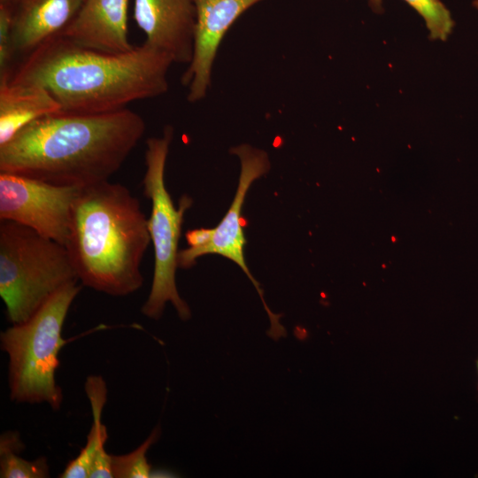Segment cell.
<instances>
[{
	"instance_id": "obj_17",
	"label": "cell",
	"mask_w": 478,
	"mask_h": 478,
	"mask_svg": "<svg viewBox=\"0 0 478 478\" xmlns=\"http://www.w3.org/2000/svg\"><path fill=\"white\" fill-rule=\"evenodd\" d=\"M15 451H0L1 478H48L50 466L48 459L41 456L28 460Z\"/></svg>"
},
{
	"instance_id": "obj_14",
	"label": "cell",
	"mask_w": 478,
	"mask_h": 478,
	"mask_svg": "<svg viewBox=\"0 0 478 478\" xmlns=\"http://www.w3.org/2000/svg\"><path fill=\"white\" fill-rule=\"evenodd\" d=\"M58 112L59 104L43 87L0 79V146L29 123Z\"/></svg>"
},
{
	"instance_id": "obj_22",
	"label": "cell",
	"mask_w": 478,
	"mask_h": 478,
	"mask_svg": "<svg viewBox=\"0 0 478 478\" xmlns=\"http://www.w3.org/2000/svg\"><path fill=\"white\" fill-rule=\"evenodd\" d=\"M477 370H478V360H477Z\"/></svg>"
},
{
	"instance_id": "obj_6",
	"label": "cell",
	"mask_w": 478,
	"mask_h": 478,
	"mask_svg": "<svg viewBox=\"0 0 478 478\" xmlns=\"http://www.w3.org/2000/svg\"><path fill=\"white\" fill-rule=\"evenodd\" d=\"M173 128L166 126L161 137L146 141L145 173L143 179V195L151 202L148 229L154 249V270L148 298L142 313L152 320L161 318L166 303L170 302L182 320H188L191 312L181 297L175 281L178 266V243L185 212L191 206L188 196L180 198L175 208L165 184V168Z\"/></svg>"
},
{
	"instance_id": "obj_20",
	"label": "cell",
	"mask_w": 478,
	"mask_h": 478,
	"mask_svg": "<svg viewBox=\"0 0 478 478\" xmlns=\"http://www.w3.org/2000/svg\"><path fill=\"white\" fill-rule=\"evenodd\" d=\"M13 0H0V4L9 5Z\"/></svg>"
},
{
	"instance_id": "obj_4",
	"label": "cell",
	"mask_w": 478,
	"mask_h": 478,
	"mask_svg": "<svg viewBox=\"0 0 478 478\" xmlns=\"http://www.w3.org/2000/svg\"><path fill=\"white\" fill-rule=\"evenodd\" d=\"M82 284L72 281L52 295L28 320L0 333V347L8 357L10 399L19 404H47L60 409L62 389L57 384L58 353L66 341L62 330Z\"/></svg>"
},
{
	"instance_id": "obj_9",
	"label": "cell",
	"mask_w": 478,
	"mask_h": 478,
	"mask_svg": "<svg viewBox=\"0 0 478 478\" xmlns=\"http://www.w3.org/2000/svg\"><path fill=\"white\" fill-rule=\"evenodd\" d=\"M264 0H193L196 7L193 55L181 81L188 87L187 99H204L211 87L212 70L220 44L235 21Z\"/></svg>"
},
{
	"instance_id": "obj_15",
	"label": "cell",
	"mask_w": 478,
	"mask_h": 478,
	"mask_svg": "<svg viewBox=\"0 0 478 478\" xmlns=\"http://www.w3.org/2000/svg\"><path fill=\"white\" fill-rule=\"evenodd\" d=\"M160 436V428H153L150 436L137 448L122 455L111 454V466L113 478H148L150 477L151 466L146 453Z\"/></svg>"
},
{
	"instance_id": "obj_2",
	"label": "cell",
	"mask_w": 478,
	"mask_h": 478,
	"mask_svg": "<svg viewBox=\"0 0 478 478\" xmlns=\"http://www.w3.org/2000/svg\"><path fill=\"white\" fill-rule=\"evenodd\" d=\"M173 63L169 55L144 42L128 52L112 54L58 35L23 57L5 79L43 87L62 112L103 113L166 93Z\"/></svg>"
},
{
	"instance_id": "obj_5",
	"label": "cell",
	"mask_w": 478,
	"mask_h": 478,
	"mask_svg": "<svg viewBox=\"0 0 478 478\" xmlns=\"http://www.w3.org/2000/svg\"><path fill=\"white\" fill-rule=\"evenodd\" d=\"M79 281L65 245L13 221L0 225V297L11 324L28 320L65 285Z\"/></svg>"
},
{
	"instance_id": "obj_3",
	"label": "cell",
	"mask_w": 478,
	"mask_h": 478,
	"mask_svg": "<svg viewBox=\"0 0 478 478\" xmlns=\"http://www.w3.org/2000/svg\"><path fill=\"white\" fill-rule=\"evenodd\" d=\"M150 243L148 219L126 186L106 181L81 188L65 246L83 286L112 297L139 290Z\"/></svg>"
},
{
	"instance_id": "obj_7",
	"label": "cell",
	"mask_w": 478,
	"mask_h": 478,
	"mask_svg": "<svg viewBox=\"0 0 478 478\" xmlns=\"http://www.w3.org/2000/svg\"><path fill=\"white\" fill-rule=\"evenodd\" d=\"M230 153L237 156L241 164L238 186L233 202L220 222L212 228V235L207 243L200 247H188L179 251L178 266L184 269L190 268L199 257L207 254H218L235 262L255 286L271 322L268 335L277 340L286 335L285 328L279 322L281 314H275L270 311L259 283L248 268L244 258L246 239L242 223V207L246 194L254 181L268 173L271 164L265 150L249 144L233 147L230 149Z\"/></svg>"
},
{
	"instance_id": "obj_18",
	"label": "cell",
	"mask_w": 478,
	"mask_h": 478,
	"mask_svg": "<svg viewBox=\"0 0 478 478\" xmlns=\"http://www.w3.org/2000/svg\"><path fill=\"white\" fill-rule=\"evenodd\" d=\"M14 58L10 10L0 4V79L9 76Z\"/></svg>"
},
{
	"instance_id": "obj_21",
	"label": "cell",
	"mask_w": 478,
	"mask_h": 478,
	"mask_svg": "<svg viewBox=\"0 0 478 478\" xmlns=\"http://www.w3.org/2000/svg\"><path fill=\"white\" fill-rule=\"evenodd\" d=\"M473 5L478 9V0H474V3H473Z\"/></svg>"
},
{
	"instance_id": "obj_16",
	"label": "cell",
	"mask_w": 478,
	"mask_h": 478,
	"mask_svg": "<svg viewBox=\"0 0 478 478\" xmlns=\"http://www.w3.org/2000/svg\"><path fill=\"white\" fill-rule=\"evenodd\" d=\"M404 1L424 19L431 40L446 41L454 27V20L441 0Z\"/></svg>"
},
{
	"instance_id": "obj_12",
	"label": "cell",
	"mask_w": 478,
	"mask_h": 478,
	"mask_svg": "<svg viewBox=\"0 0 478 478\" xmlns=\"http://www.w3.org/2000/svg\"><path fill=\"white\" fill-rule=\"evenodd\" d=\"M83 0H13L9 5L15 56L28 55L61 35Z\"/></svg>"
},
{
	"instance_id": "obj_11",
	"label": "cell",
	"mask_w": 478,
	"mask_h": 478,
	"mask_svg": "<svg viewBox=\"0 0 478 478\" xmlns=\"http://www.w3.org/2000/svg\"><path fill=\"white\" fill-rule=\"evenodd\" d=\"M129 0H83L75 17L61 33L72 42L101 52L132 50L127 38Z\"/></svg>"
},
{
	"instance_id": "obj_13",
	"label": "cell",
	"mask_w": 478,
	"mask_h": 478,
	"mask_svg": "<svg viewBox=\"0 0 478 478\" xmlns=\"http://www.w3.org/2000/svg\"><path fill=\"white\" fill-rule=\"evenodd\" d=\"M90 404L93 421L84 447L68 462L61 478H113L111 454L105 450L107 428L102 421L107 401V386L101 375H89L84 385Z\"/></svg>"
},
{
	"instance_id": "obj_10",
	"label": "cell",
	"mask_w": 478,
	"mask_h": 478,
	"mask_svg": "<svg viewBox=\"0 0 478 478\" xmlns=\"http://www.w3.org/2000/svg\"><path fill=\"white\" fill-rule=\"evenodd\" d=\"M134 19L144 43L189 64L193 55L196 7L193 0H135Z\"/></svg>"
},
{
	"instance_id": "obj_8",
	"label": "cell",
	"mask_w": 478,
	"mask_h": 478,
	"mask_svg": "<svg viewBox=\"0 0 478 478\" xmlns=\"http://www.w3.org/2000/svg\"><path fill=\"white\" fill-rule=\"evenodd\" d=\"M80 189L0 172V220L19 223L66 245Z\"/></svg>"
},
{
	"instance_id": "obj_19",
	"label": "cell",
	"mask_w": 478,
	"mask_h": 478,
	"mask_svg": "<svg viewBox=\"0 0 478 478\" xmlns=\"http://www.w3.org/2000/svg\"><path fill=\"white\" fill-rule=\"evenodd\" d=\"M368 2L374 12L381 13L383 12L382 0H368Z\"/></svg>"
},
{
	"instance_id": "obj_1",
	"label": "cell",
	"mask_w": 478,
	"mask_h": 478,
	"mask_svg": "<svg viewBox=\"0 0 478 478\" xmlns=\"http://www.w3.org/2000/svg\"><path fill=\"white\" fill-rule=\"evenodd\" d=\"M146 129L127 108L103 113L58 112L38 119L0 146V172L83 188L121 167Z\"/></svg>"
}]
</instances>
